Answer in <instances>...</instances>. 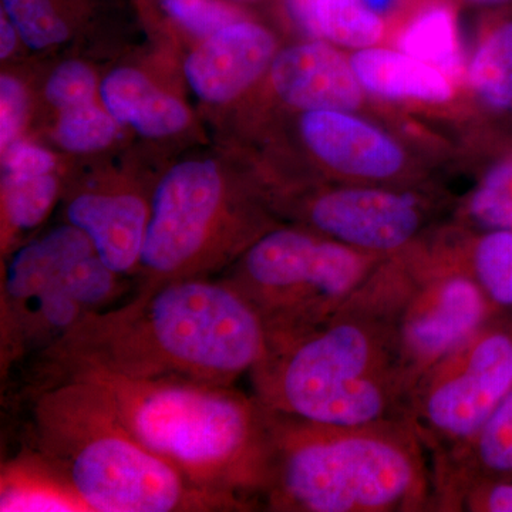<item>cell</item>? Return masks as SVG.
I'll use <instances>...</instances> for the list:
<instances>
[{
  "label": "cell",
  "mask_w": 512,
  "mask_h": 512,
  "mask_svg": "<svg viewBox=\"0 0 512 512\" xmlns=\"http://www.w3.org/2000/svg\"><path fill=\"white\" fill-rule=\"evenodd\" d=\"M266 346L264 320L234 286L191 278L138 289L119 308L87 313L43 356L55 379L103 370L232 386L261 362Z\"/></svg>",
  "instance_id": "obj_1"
},
{
  "label": "cell",
  "mask_w": 512,
  "mask_h": 512,
  "mask_svg": "<svg viewBox=\"0 0 512 512\" xmlns=\"http://www.w3.org/2000/svg\"><path fill=\"white\" fill-rule=\"evenodd\" d=\"M249 375L271 412L333 427L407 421L412 386L396 332L357 293L322 322L268 335Z\"/></svg>",
  "instance_id": "obj_2"
},
{
  "label": "cell",
  "mask_w": 512,
  "mask_h": 512,
  "mask_svg": "<svg viewBox=\"0 0 512 512\" xmlns=\"http://www.w3.org/2000/svg\"><path fill=\"white\" fill-rule=\"evenodd\" d=\"M266 412L256 505L279 512H410L434 507L429 454L407 421L333 427Z\"/></svg>",
  "instance_id": "obj_3"
},
{
  "label": "cell",
  "mask_w": 512,
  "mask_h": 512,
  "mask_svg": "<svg viewBox=\"0 0 512 512\" xmlns=\"http://www.w3.org/2000/svg\"><path fill=\"white\" fill-rule=\"evenodd\" d=\"M69 375L103 387L137 440L195 488L234 511L255 507L266 456V412L255 396L183 379H133L103 370L63 376Z\"/></svg>",
  "instance_id": "obj_4"
},
{
  "label": "cell",
  "mask_w": 512,
  "mask_h": 512,
  "mask_svg": "<svg viewBox=\"0 0 512 512\" xmlns=\"http://www.w3.org/2000/svg\"><path fill=\"white\" fill-rule=\"evenodd\" d=\"M33 436L36 453L89 512L234 511L138 441L87 377H59L40 390Z\"/></svg>",
  "instance_id": "obj_5"
},
{
  "label": "cell",
  "mask_w": 512,
  "mask_h": 512,
  "mask_svg": "<svg viewBox=\"0 0 512 512\" xmlns=\"http://www.w3.org/2000/svg\"><path fill=\"white\" fill-rule=\"evenodd\" d=\"M384 256L296 229H276L245 251L229 285L259 313L268 335L306 328L342 309Z\"/></svg>",
  "instance_id": "obj_6"
},
{
  "label": "cell",
  "mask_w": 512,
  "mask_h": 512,
  "mask_svg": "<svg viewBox=\"0 0 512 512\" xmlns=\"http://www.w3.org/2000/svg\"><path fill=\"white\" fill-rule=\"evenodd\" d=\"M359 295L392 322L412 389L483 328L494 306L460 262L426 269L383 262Z\"/></svg>",
  "instance_id": "obj_7"
},
{
  "label": "cell",
  "mask_w": 512,
  "mask_h": 512,
  "mask_svg": "<svg viewBox=\"0 0 512 512\" xmlns=\"http://www.w3.org/2000/svg\"><path fill=\"white\" fill-rule=\"evenodd\" d=\"M512 390V332L485 323L431 367L407 400V423L431 456V470L463 450Z\"/></svg>",
  "instance_id": "obj_8"
},
{
  "label": "cell",
  "mask_w": 512,
  "mask_h": 512,
  "mask_svg": "<svg viewBox=\"0 0 512 512\" xmlns=\"http://www.w3.org/2000/svg\"><path fill=\"white\" fill-rule=\"evenodd\" d=\"M225 218V187L217 165L187 161L171 168L151 201L138 264L141 288L204 278L220 261Z\"/></svg>",
  "instance_id": "obj_9"
},
{
  "label": "cell",
  "mask_w": 512,
  "mask_h": 512,
  "mask_svg": "<svg viewBox=\"0 0 512 512\" xmlns=\"http://www.w3.org/2000/svg\"><path fill=\"white\" fill-rule=\"evenodd\" d=\"M308 218L323 237L387 256L402 251L419 235L424 207L410 192L348 187L316 197Z\"/></svg>",
  "instance_id": "obj_10"
},
{
  "label": "cell",
  "mask_w": 512,
  "mask_h": 512,
  "mask_svg": "<svg viewBox=\"0 0 512 512\" xmlns=\"http://www.w3.org/2000/svg\"><path fill=\"white\" fill-rule=\"evenodd\" d=\"M301 134L322 163L348 177L386 180L399 174L406 160L392 137L349 111H305Z\"/></svg>",
  "instance_id": "obj_11"
},
{
  "label": "cell",
  "mask_w": 512,
  "mask_h": 512,
  "mask_svg": "<svg viewBox=\"0 0 512 512\" xmlns=\"http://www.w3.org/2000/svg\"><path fill=\"white\" fill-rule=\"evenodd\" d=\"M275 39L255 23L239 20L215 33L188 56L185 76L202 100L227 103L268 69Z\"/></svg>",
  "instance_id": "obj_12"
},
{
  "label": "cell",
  "mask_w": 512,
  "mask_h": 512,
  "mask_svg": "<svg viewBox=\"0 0 512 512\" xmlns=\"http://www.w3.org/2000/svg\"><path fill=\"white\" fill-rule=\"evenodd\" d=\"M271 79L285 103L305 111H352L365 92L350 60L320 39L275 56Z\"/></svg>",
  "instance_id": "obj_13"
},
{
  "label": "cell",
  "mask_w": 512,
  "mask_h": 512,
  "mask_svg": "<svg viewBox=\"0 0 512 512\" xmlns=\"http://www.w3.org/2000/svg\"><path fill=\"white\" fill-rule=\"evenodd\" d=\"M151 205L131 192H86L67 205V220L92 241L111 271L126 275L138 269Z\"/></svg>",
  "instance_id": "obj_14"
},
{
  "label": "cell",
  "mask_w": 512,
  "mask_h": 512,
  "mask_svg": "<svg viewBox=\"0 0 512 512\" xmlns=\"http://www.w3.org/2000/svg\"><path fill=\"white\" fill-rule=\"evenodd\" d=\"M512 474V390L494 410L483 429L446 463L433 471L434 507L447 511L461 490Z\"/></svg>",
  "instance_id": "obj_15"
},
{
  "label": "cell",
  "mask_w": 512,
  "mask_h": 512,
  "mask_svg": "<svg viewBox=\"0 0 512 512\" xmlns=\"http://www.w3.org/2000/svg\"><path fill=\"white\" fill-rule=\"evenodd\" d=\"M100 94L117 123L128 124L144 137L173 136L190 121L180 100L161 92L138 70H114L101 83Z\"/></svg>",
  "instance_id": "obj_16"
},
{
  "label": "cell",
  "mask_w": 512,
  "mask_h": 512,
  "mask_svg": "<svg viewBox=\"0 0 512 512\" xmlns=\"http://www.w3.org/2000/svg\"><path fill=\"white\" fill-rule=\"evenodd\" d=\"M366 92L392 100L444 103L453 97L450 77L402 50H357L350 59Z\"/></svg>",
  "instance_id": "obj_17"
},
{
  "label": "cell",
  "mask_w": 512,
  "mask_h": 512,
  "mask_svg": "<svg viewBox=\"0 0 512 512\" xmlns=\"http://www.w3.org/2000/svg\"><path fill=\"white\" fill-rule=\"evenodd\" d=\"M0 511L89 512L72 488L36 451L3 467Z\"/></svg>",
  "instance_id": "obj_18"
},
{
  "label": "cell",
  "mask_w": 512,
  "mask_h": 512,
  "mask_svg": "<svg viewBox=\"0 0 512 512\" xmlns=\"http://www.w3.org/2000/svg\"><path fill=\"white\" fill-rule=\"evenodd\" d=\"M289 9L306 33L335 45L366 49L383 35L382 18L363 0H289Z\"/></svg>",
  "instance_id": "obj_19"
},
{
  "label": "cell",
  "mask_w": 512,
  "mask_h": 512,
  "mask_svg": "<svg viewBox=\"0 0 512 512\" xmlns=\"http://www.w3.org/2000/svg\"><path fill=\"white\" fill-rule=\"evenodd\" d=\"M397 43L402 52L436 67L447 77L461 73L463 57L456 16L447 6L424 10L403 30Z\"/></svg>",
  "instance_id": "obj_20"
},
{
  "label": "cell",
  "mask_w": 512,
  "mask_h": 512,
  "mask_svg": "<svg viewBox=\"0 0 512 512\" xmlns=\"http://www.w3.org/2000/svg\"><path fill=\"white\" fill-rule=\"evenodd\" d=\"M468 83L485 106L512 109V20L495 26L468 67Z\"/></svg>",
  "instance_id": "obj_21"
},
{
  "label": "cell",
  "mask_w": 512,
  "mask_h": 512,
  "mask_svg": "<svg viewBox=\"0 0 512 512\" xmlns=\"http://www.w3.org/2000/svg\"><path fill=\"white\" fill-rule=\"evenodd\" d=\"M464 265L494 306L512 308V229L485 232Z\"/></svg>",
  "instance_id": "obj_22"
},
{
  "label": "cell",
  "mask_w": 512,
  "mask_h": 512,
  "mask_svg": "<svg viewBox=\"0 0 512 512\" xmlns=\"http://www.w3.org/2000/svg\"><path fill=\"white\" fill-rule=\"evenodd\" d=\"M466 212L487 231L512 229V153L485 173L468 198Z\"/></svg>",
  "instance_id": "obj_23"
},
{
  "label": "cell",
  "mask_w": 512,
  "mask_h": 512,
  "mask_svg": "<svg viewBox=\"0 0 512 512\" xmlns=\"http://www.w3.org/2000/svg\"><path fill=\"white\" fill-rule=\"evenodd\" d=\"M3 210L13 231L36 228L52 210L57 183L52 174L2 180Z\"/></svg>",
  "instance_id": "obj_24"
},
{
  "label": "cell",
  "mask_w": 512,
  "mask_h": 512,
  "mask_svg": "<svg viewBox=\"0 0 512 512\" xmlns=\"http://www.w3.org/2000/svg\"><path fill=\"white\" fill-rule=\"evenodd\" d=\"M117 121L109 111L93 103L60 111L56 138L60 146L72 153H93L113 143Z\"/></svg>",
  "instance_id": "obj_25"
},
{
  "label": "cell",
  "mask_w": 512,
  "mask_h": 512,
  "mask_svg": "<svg viewBox=\"0 0 512 512\" xmlns=\"http://www.w3.org/2000/svg\"><path fill=\"white\" fill-rule=\"evenodd\" d=\"M2 5L20 39L32 49L59 45L69 36V26L55 0H2Z\"/></svg>",
  "instance_id": "obj_26"
},
{
  "label": "cell",
  "mask_w": 512,
  "mask_h": 512,
  "mask_svg": "<svg viewBox=\"0 0 512 512\" xmlns=\"http://www.w3.org/2000/svg\"><path fill=\"white\" fill-rule=\"evenodd\" d=\"M163 8L178 25L205 39L242 20L238 10L222 0H163Z\"/></svg>",
  "instance_id": "obj_27"
},
{
  "label": "cell",
  "mask_w": 512,
  "mask_h": 512,
  "mask_svg": "<svg viewBox=\"0 0 512 512\" xmlns=\"http://www.w3.org/2000/svg\"><path fill=\"white\" fill-rule=\"evenodd\" d=\"M97 82L86 64L70 60L60 64L50 76L46 97L52 106L63 111L82 104L93 103Z\"/></svg>",
  "instance_id": "obj_28"
},
{
  "label": "cell",
  "mask_w": 512,
  "mask_h": 512,
  "mask_svg": "<svg viewBox=\"0 0 512 512\" xmlns=\"http://www.w3.org/2000/svg\"><path fill=\"white\" fill-rule=\"evenodd\" d=\"M29 100L25 87L13 77L0 79V146L2 151L18 140L28 117Z\"/></svg>",
  "instance_id": "obj_29"
},
{
  "label": "cell",
  "mask_w": 512,
  "mask_h": 512,
  "mask_svg": "<svg viewBox=\"0 0 512 512\" xmlns=\"http://www.w3.org/2000/svg\"><path fill=\"white\" fill-rule=\"evenodd\" d=\"M447 511L512 512V483L468 485L451 500Z\"/></svg>",
  "instance_id": "obj_30"
},
{
  "label": "cell",
  "mask_w": 512,
  "mask_h": 512,
  "mask_svg": "<svg viewBox=\"0 0 512 512\" xmlns=\"http://www.w3.org/2000/svg\"><path fill=\"white\" fill-rule=\"evenodd\" d=\"M55 158L45 148L16 140L3 150L2 180L52 174Z\"/></svg>",
  "instance_id": "obj_31"
},
{
  "label": "cell",
  "mask_w": 512,
  "mask_h": 512,
  "mask_svg": "<svg viewBox=\"0 0 512 512\" xmlns=\"http://www.w3.org/2000/svg\"><path fill=\"white\" fill-rule=\"evenodd\" d=\"M19 37L16 26L10 22L5 13H2V19H0V57L2 59L12 55L13 50L18 45Z\"/></svg>",
  "instance_id": "obj_32"
},
{
  "label": "cell",
  "mask_w": 512,
  "mask_h": 512,
  "mask_svg": "<svg viewBox=\"0 0 512 512\" xmlns=\"http://www.w3.org/2000/svg\"><path fill=\"white\" fill-rule=\"evenodd\" d=\"M366 3L367 8L372 9L373 12L382 13L387 6L390 5L392 0H363Z\"/></svg>",
  "instance_id": "obj_33"
},
{
  "label": "cell",
  "mask_w": 512,
  "mask_h": 512,
  "mask_svg": "<svg viewBox=\"0 0 512 512\" xmlns=\"http://www.w3.org/2000/svg\"><path fill=\"white\" fill-rule=\"evenodd\" d=\"M470 2L477 3V5L498 6L511 2V0H470Z\"/></svg>",
  "instance_id": "obj_34"
}]
</instances>
